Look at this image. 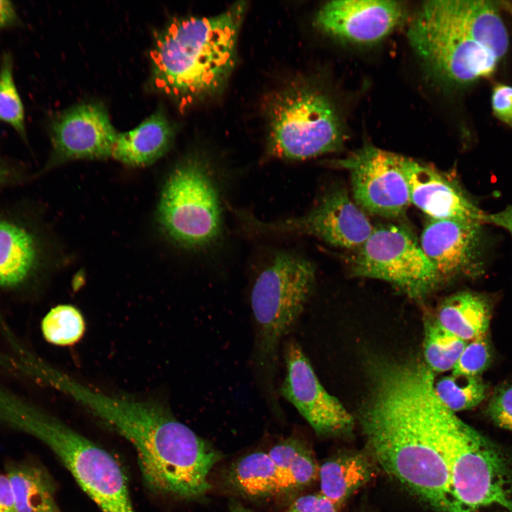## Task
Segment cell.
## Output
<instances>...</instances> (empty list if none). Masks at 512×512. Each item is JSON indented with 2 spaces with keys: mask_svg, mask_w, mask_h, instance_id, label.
Wrapping results in <instances>:
<instances>
[{
  "mask_svg": "<svg viewBox=\"0 0 512 512\" xmlns=\"http://www.w3.org/2000/svg\"><path fill=\"white\" fill-rule=\"evenodd\" d=\"M11 426L46 444L102 512H136L126 474L104 448L28 400L16 410Z\"/></svg>",
  "mask_w": 512,
  "mask_h": 512,
  "instance_id": "5b68a950",
  "label": "cell"
},
{
  "mask_svg": "<svg viewBox=\"0 0 512 512\" xmlns=\"http://www.w3.org/2000/svg\"><path fill=\"white\" fill-rule=\"evenodd\" d=\"M486 414L496 426L512 432V380L505 381L494 389Z\"/></svg>",
  "mask_w": 512,
  "mask_h": 512,
  "instance_id": "4dcf8cb0",
  "label": "cell"
},
{
  "mask_svg": "<svg viewBox=\"0 0 512 512\" xmlns=\"http://www.w3.org/2000/svg\"><path fill=\"white\" fill-rule=\"evenodd\" d=\"M314 282L315 269L310 262L282 252L260 273L252 289L251 364L263 398L276 411H280L277 388L279 351L301 321Z\"/></svg>",
  "mask_w": 512,
  "mask_h": 512,
  "instance_id": "277c9868",
  "label": "cell"
},
{
  "mask_svg": "<svg viewBox=\"0 0 512 512\" xmlns=\"http://www.w3.org/2000/svg\"><path fill=\"white\" fill-rule=\"evenodd\" d=\"M46 245L30 225L0 218V289H23L38 279L48 264Z\"/></svg>",
  "mask_w": 512,
  "mask_h": 512,
  "instance_id": "ac0fdd59",
  "label": "cell"
},
{
  "mask_svg": "<svg viewBox=\"0 0 512 512\" xmlns=\"http://www.w3.org/2000/svg\"><path fill=\"white\" fill-rule=\"evenodd\" d=\"M117 132L100 103H81L58 114L52 121V150L42 172L75 159L112 156Z\"/></svg>",
  "mask_w": 512,
  "mask_h": 512,
  "instance_id": "9a60e30c",
  "label": "cell"
},
{
  "mask_svg": "<svg viewBox=\"0 0 512 512\" xmlns=\"http://www.w3.org/2000/svg\"><path fill=\"white\" fill-rule=\"evenodd\" d=\"M491 107L494 115L502 122L512 127V87L498 84L491 95Z\"/></svg>",
  "mask_w": 512,
  "mask_h": 512,
  "instance_id": "836d02e7",
  "label": "cell"
},
{
  "mask_svg": "<svg viewBox=\"0 0 512 512\" xmlns=\"http://www.w3.org/2000/svg\"><path fill=\"white\" fill-rule=\"evenodd\" d=\"M24 178L21 170L0 157V190L23 182Z\"/></svg>",
  "mask_w": 512,
  "mask_h": 512,
  "instance_id": "e575fe53",
  "label": "cell"
},
{
  "mask_svg": "<svg viewBox=\"0 0 512 512\" xmlns=\"http://www.w3.org/2000/svg\"><path fill=\"white\" fill-rule=\"evenodd\" d=\"M18 17L13 3L0 0V30L16 25Z\"/></svg>",
  "mask_w": 512,
  "mask_h": 512,
  "instance_id": "74e56055",
  "label": "cell"
},
{
  "mask_svg": "<svg viewBox=\"0 0 512 512\" xmlns=\"http://www.w3.org/2000/svg\"><path fill=\"white\" fill-rule=\"evenodd\" d=\"M483 222L503 228L512 237V206L496 213H485Z\"/></svg>",
  "mask_w": 512,
  "mask_h": 512,
  "instance_id": "d590c367",
  "label": "cell"
},
{
  "mask_svg": "<svg viewBox=\"0 0 512 512\" xmlns=\"http://www.w3.org/2000/svg\"><path fill=\"white\" fill-rule=\"evenodd\" d=\"M440 452L463 512H512V458L452 411L438 432Z\"/></svg>",
  "mask_w": 512,
  "mask_h": 512,
  "instance_id": "8992f818",
  "label": "cell"
},
{
  "mask_svg": "<svg viewBox=\"0 0 512 512\" xmlns=\"http://www.w3.org/2000/svg\"><path fill=\"white\" fill-rule=\"evenodd\" d=\"M35 378L68 395L129 441L143 481L154 492L196 499L211 488L208 476L221 454L163 404L100 392L46 362L38 366Z\"/></svg>",
  "mask_w": 512,
  "mask_h": 512,
  "instance_id": "7a4b0ae2",
  "label": "cell"
},
{
  "mask_svg": "<svg viewBox=\"0 0 512 512\" xmlns=\"http://www.w3.org/2000/svg\"><path fill=\"white\" fill-rule=\"evenodd\" d=\"M352 261L353 275L386 281L413 299H422L441 284L414 235L403 226L373 228Z\"/></svg>",
  "mask_w": 512,
  "mask_h": 512,
  "instance_id": "9c48e42d",
  "label": "cell"
},
{
  "mask_svg": "<svg viewBox=\"0 0 512 512\" xmlns=\"http://www.w3.org/2000/svg\"><path fill=\"white\" fill-rule=\"evenodd\" d=\"M205 160L192 154L181 161L162 187L157 220L175 245L198 249L210 245L221 232L218 193Z\"/></svg>",
  "mask_w": 512,
  "mask_h": 512,
  "instance_id": "ba28073f",
  "label": "cell"
},
{
  "mask_svg": "<svg viewBox=\"0 0 512 512\" xmlns=\"http://www.w3.org/2000/svg\"><path fill=\"white\" fill-rule=\"evenodd\" d=\"M481 221L431 219L421 236L420 246L440 282L484 273L489 239Z\"/></svg>",
  "mask_w": 512,
  "mask_h": 512,
  "instance_id": "5bb4252c",
  "label": "cell"
},
{
  "mask_svg": "<svg viewBox=\"0 0 512 512\" xmlns=\"http://www.w3.org/2000/svg\"><path fill=\"white\" fill-rule=\"evenodd\" d=\"M405 12L404 6L395 1H331L319 9L315 23L334 38L369 44L389 35L402 21Z\"/></svg>",
  "mask_w": 512,
  "mask_h": 512,
  "instance_id": "2e32d148",
  "label": "cell"
},
{
  "mask_svg": "<svg viewBox=\"0 0 512 512\" xmlns=\"http://www.w3.org/2000/svg\"><path fill=\"white\" fill-rule=\"evenodd\" d=\"M434 390L442 402L456 412L479 405L487 396L488 387L480 376L452 374L434 382Z\"/></svg>",
  "mask_w": 512,
  "mask_h": 512,
  "instance_id": "484cf974",
  "label": "cell"
},
{
  "mask_svg": "<svg viewBox=\"0 0 512 512\" xmlns=\"http://www.w3.org/2000/svg\"><path fill=\"white\" fill-rule=\"evenodd\" d=\"M499 6L506 9L512 16V3L510 1H498Z\"/></svg>",
  "mask_w": 512,
  "mask_h": 512,
  "instance_id": "ab89813d",
  "label": "cell"
},
{
  "mask_svg": "<svg viewBox=\"0 0 512 512\" xmlns=\"http://www.w3.org/2000/svg\"><path fill=\"white\" fill-rule=\"evenodd\" d=\"M423 4L438 17L492 51L498 60L507 52L508 36L498 1L437 0Z\"/></svg>",
  "mask_w": 512,
  "mask_h": 512,
  "instance_id": "d6986e66",
  "label": "cell"
},
{
  "mask_svg": "<svg viewBox=\"0 0 512 512\" xmlns=\"http://www.w3.org/2000/svg\"><path fill=\"white\" fill-rule=\"evenodd\" d=\"M319 468L313 453L307 448L287 468L279 472V494L296 491L307 486L318 477Z\"/></svg>",
  "mask_w": 512,
  "mask_h": 512,
  "instance_id": "f546056e",
  "label": "cell"
},
{
  "mask_svg": "<svg viewBox=\"0 0 512 512\" xmlns=\"http://www.w3.org/2000/svg\"><path fill=\"white\" fill-rule=\"evenodd\" d=\"M340 508L319 492L298 497L283 512H339Z\"/></svg>",
  "mask_w": 512,
  "mask_h": 512,
  "instance_id": "d6a6232c",
  "label": "cell"
},
{
  "mask_svg": "<svg viewBox=\"0 0 512 512\" xmlns=\"http://www.w3.org/2000/svg\"><path fill=\"white\" fill-rule=\"evenodd\" d=\"M238 215L262 233L308 235L346 249L358 250L374 228L363 210L342 189L328 193L303 216L265 223L246 213Z\"/></svg>",
  "mask_w": 512,
  "mask_h": 512,
  "instance_id": "4fadbf2b",
  "label": "cell"
},
{
  "mask_svg": "<svg viewBox=\"0 0 512 512\" xmlns=\"http://www.w3.org/2000/svg\"><path fill=\"white\" fill-rule=\"evenodd\" d=\"M494 352L486 334L468 341L452 369V374L480 376L492 363Z\"/></svg>",
  "mask_w": 512,
  "mask_h": 512,
  "instance_id": "f1b7e54d",
  "label": "cell"
},
{
  "mask_svg": "<svg viewBox=\"0 0 512 512\" xmlns=\"http://www.w3.org/2000/svg\"><path fill=\"white\" fill-rule=\"evenodd\" d=\"M268 149L274 156L301 160L340 149L343 131L330 100L306 83L277 92L267 108Z\"/></svg>",
  "mask_w": 512,
  "mask_h": 512,
  "instance_id": "52a82bcc",
  "label": "cell"
},
{
  "mask_svg": "<svg viewBox=\"0 0 512 512\" xmlns=\"http://www.w3.org/2000/svg\"><path fill=\"white\" fill-rule=\"evenodd\" d=\"M0 512H16L9 480L3 474H0Z\"/></svg>",
  "mask_w": 512,
  "mask_h": 512,
  "instance_id": "8d00e7d4",
  "label": "cell"
},
{
  "mask_svg": "<svg viewBox=\"0 0 512 512\" xmlns=\"http://www.w3.org/2000/svg\"><path fill=\"white\" fill-rule=\"evenodd\" d=\"M228 508L229 512H253L250 509L244 506L240 502L235 499L230 500Z\"/></svg>",
  "mask_w": 512,
  "mask_h": 512,
  "instance_id": "f35d334b",
  "label": "cell"
},
{
  "mask_svg": "<svg viewBox=\"0 0 512 512\" xmlns=\"http://www.w3.org/2000/svg\"><path fill=\"white\" fill-rule=\"evenodd\" d=\"M375 462L361 452L337 455L319 468L320 493L340 508L373 477Z\"/></svg>",
  "mask_w": 512,
  "mask_h": 512,
  "instance_id": "7402d4cb",
  "label": "cell"
},
{
  "mask_svg": "<svg viewBox=\"0 0 512 512\" xmlns=\"http://www.w3.org/2000/svg\"><path fill=\"white\" fill-rule=\"evenodd\" d=\"M466 343L441 327L435 320L428 321L425 329L424 363L434 373L452 370Z\"/></svg>",
  "mask_w": 512,
  "mask_h": 512,
  "instance_id": "d4e9b609",
  "label": "cell"
},
{
  "mask_svg": "<svg viewBox=\"0 0 512 512\" xmlns=\"http://www.w3.org/2000/svg\"><path fill=\"white\" fill-rule=\"evenodd\" d=\"M227 478L235 491L247 498L279 494V471L267 452H255L241 457L230 466Z\"/></svg>",
  "mask_w": 512,
  "mask_h": 512,
  "instance_id": "cb8c5ba5",
  "label": "cell"
},
{
  "mask_svg": "<svg viewBox=\"0 0 512 512\" xmlns=\"http://www.w3.org/2000/svg\"><path fill=\"white\" fill-rule=\"evenodd\" d=\"M174 136L170 122L158 110L134 129L118 133L111 157L132 167L149 166L168 151Z\"/></svg>",
  "mask_w": 512,
  "mask_h": 512,
  "instance_id": "ffe728a7",
  "label": "cell"
},
{
  "mask_svg": "<svg viewBox=\"0 0 512 512\" xmlns=\"http://www.w3.org/2000/svg\"><path fill=\"white\" fill-rule=\"evenodd\" d=\"M402 156L367 144L334 165L348 171L355 203L385 218L404 215L410 204Z\"/></svg>",
  "mask_w": 512,
  "mask_h": 512,
  "instance_id": "7c38bea8",
  "label": "cell"
},
{
  "mask_svg": "<svg viewBox=\"0 0 512 512\" xmlns=\"http://www.w3.org/2000/svg\"><path fill=\"white\" fill-rule=\"evenodd\" d=\"M285 375L277 395L292 404L313 430L325 437L352 432L354 419L319 380L307 355L295 338L283 343Z\"/></svg>",
  "mask_w": 512,
  "mask_h": 512,
  "instance_id": "8fae6325",
  "label": "cell"
},
{
  "mask_svg": "<svg viewBox=\"0 0 512 512\" xmlns=\"http://www.w3.org/2000/svg\"><path fill=\"white\" fill-rule=\"evenodd\" d=\"M492 303L484 294L463 291L449 296L440 304L436 322L466 342L488 332Z\"/></svg>",
  "mask_w": 512,
  "mask_h": 512,
  "instance_id": "44dd1931",
  "label": "cell"
},
{
  "mask_svg": "<svg viewBox=\"0 0 512 512\" xmlns=\"http://www.w3.org/2000/svg\"><path fill=\"white\" fill-rule=\"evenodd\" d=\"M307 448L300 438L291 437L273 446L267 454L280 472Z\"/></svg>",
  "mask_w": 512,
  "mask_h": 512,
  "instance_id": "1f68e13d",
  "label": "cell"
},
{
  "mask_svg": "<svg viewBox=\"0 0 512 512\" xmlns=\"http://www.w3.org/2000/svg\"><path fill=\"white\" fill-rule=\"evenodd\" d=\"M410 43L422 60L443 80L465 85L490 76L494 53L438 17L424 4L412 22Z\"/></svg>",
  "mask_w": 512,
  "mask_h": 512,
  "instance_id": "30bf717a",
  "label": "cell"
},
{
  "mask_svg": "<svg viewBox=\"0 0 512 512\" xmlns=\"http://www.w3.org/2000/svg\"><path fill=\"white\" fill-rule=\"evenodd\" d=\"M246 5L238 1L212 16L170 21L150 52L154 88L181 107L220 93L236 63L237 43Z\"/></svg>",
  "mask_w": 512,
  "mask_h": 512,
  "instance_id": "3957f363",
  "label": "cell"
},
{
  "mask_svg": "<svg viewBox=\"0 0 512 512\" xmlns=\"http://www.w3.org/2000/svg\"><path fill=\"white\" fill-rule=\"evenodd\" d=\"M16 512H60L55 498V486L48 472L33 464L9 468Z\"/></svg>",
  "mask_w": 512,
  "mask_h": 512,
  "instance_id": "603a6c76",
  "label": "cell"
},
{
  "mask_svg": "<svg viewBox=\"0 0 512 512\" xmlns=\"http://www.w3.org/2000/svg\"><path fill=\"white\" fill-rule=\"evenodd\" d=\"M410 203L431 219L483 222L485 214L454 181L432 167L402 156Z\"/></svg>",
  "mask_w": 512,
  "mask_h": 512,
  "instance_id": "e0dca14e",
  "label": "cell"
},
{
  "mask_svg": "<svg viewBox=\"0 0 512 512\" xmlns=\"http://www.w3.org/2000/svg\"><path fill=\"white\" fill-rule=\"evenodd\" d=\"M41 331L46 341L60 346H71L82 337L85 323L81 312L70 304L52 308L41 321Z\"/></svg>",
  "mask_w": 512,
  "mask_h": 512,
  "instance_id": "4316f807",
  "label": "cell"
},
{
  "mask_svg": "<svg viewBox=\"0 0 512 512\" xmlns=\"http://www.w3.org/2000/svg\"><path fill=\"white\" fill-rule=\"evenodd\" d=\"M368 388L358 420L370 456L391 478L436 512H463L440 452L447 407L424 361L381 356L366 362Z\"/></svg>",
  "mask_w": 512,
  "mask_h": 512,
  "instance_id": "6da1fadb",
  "label": "cell"
},
{
  "mask_svg": "<svg viewBox=\"0 0 512 512\" xmlns=\"http://www.w3.org/2000/svg\"><path fill=\"white\" fill-rule=\"evenodd\" d=\"M13 59L4 53L0 63V120L26 139L24 109L14 78Z\"/></svg>",
  "mask_w": 512,
  "mask_h": 512,
  "instance_id": "83f0119b",
  "label": "cell"
}]
</instances>
